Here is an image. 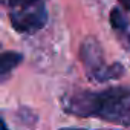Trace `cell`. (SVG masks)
I'll use <instances>...</instances> for the list:
<instances>
[{
    "mask_svg": "<svg viewBox=\"0 0 130 130\" xmlns=\"http://www.w3.org/2000/svg\"><path fill=\"white\" fill-rule=\"evenodd\" d=\"M63 109L81 118L96 116L104 121L130 125V87H110L101 92H78L63 101Z\"/></svg>",
    "mask_w": 130,
    "mask_h": 130,
    "instance_id": "obj_1",
    "label": "cell"
},
{
    "mask_svg": "<svg viewBox=\"0 0 130 130\" xmlns=\"http://www.w3.org/2000/svg\"><path fill=\"white\" fill-rule=\"evenodd\" d=\"M80 57H81V61L84 63V66L87 69L89 77L96 80V81H107L112 78H118L124 72V68L118 63H113L110 66H107L104 63L101 46L93 38H87L81 44Z\"/></svg>",
    "mask_w": 130,
    "mask_h": 130,
    "instance_id": "obj_2",
    "label": "cell"
},
{
    "mask_svg": "<svg viewBox=\"0 0 130 130\" xmlns=\"http://www.w3.org/2000/svg\"><path fill=\"white\" fill-rule=\"evenodd\" d=\"M9 20H11L12 28L17 32L34 34L40 31L47 22V12L44 8V2L34 5L31 8L20 9V11H11Z\"/></svg>",
    "mask_w": 130,
    "mask_h": 130,
    "instance_id": "obj_3",
    "label": "cell"
},
{
    "mask_svg": "<svg viewBox=\"0 0 130 130\" xmlns=\"http://www.w3.org/2000/svg\"><path fill=\"white\" fill-rule=\"evenodd\" d=\"M22 60H23V57L19 52L9 51V52H3L2 54V58H0V77H2V80H5L8 77V74L14 68L19 66V64L22 63Z\"/></svg>",
    "mask_w": 130,
    "mask_h": 130,
    "instance_id": "obj_4",
    "label": "cell"
},
{
    "mask_svg": "<svg viewBox=\"0 0 130 130\" xmlns=\"http://www.w3.org/2000/svg\"><path fill=\"white\" fill-rule=\"evenodd\" d=\"M2 2L5 6H8V9L11 12V11H20L25 8H31L34 5L41 3L43 0H2Z\"/></svg>",
    "mask_w": 130,
    "mask_h": 130,
    "instance_id": "obj_5",
    "label": "cell"
},
{
    "mask_svg": "<svg viewBox=\"0 0 130 130\" xmlns=\"http://www.w3.org/2000/svg\"><path fill=\"white\" fill-rule=\"evenodd\" d=\"M110 25H112L115 29H118V31H125L127 26H128V22H127L125 15H124L118 8H115V9H112V12H110Z\"/></svg>",
    "mask_w": 130,
    "mask_h": 130,
    "instance_id": "obj_6",
    "label": "cell"
},
{
    "mask_svg": "<svg viewBox=\"0 0 130 130\" xmlns=\"http://www.w3.org/2000/svg\"><path fill=\"white\" fill-rule=\"evenodd\" d=\"M119 3H121L125 9H128V11H130V0H119Z\"/></svg>",
    "mask_w": 130,
    "mask_h": 130,
    "instance_id": "obj_7",
    "label": "cell"
}]
</instances>
